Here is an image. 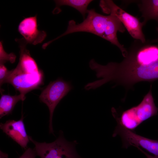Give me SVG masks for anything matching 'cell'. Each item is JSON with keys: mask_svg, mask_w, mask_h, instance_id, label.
<instances>
[{"mask_svg": "<svg viewBox=\"0 0 158 158\" xmlns=\"http://www.w3.org/2000/svg\"><path fill=\"white\" fill-rule=\"evenodd\" d=\"M36 155L34 149L28 148L25 150L23 154L18 158H35Z\"/></svg>", "mask_w": 158, "mask_h": 158, "instance_id": "2e32d148", "label": "cell"}, {"mask_svg": "<svg viewBox=\"0 0 158 158\" xmlns=\"http://www.w3.org/2000/svg\"><path fill=\"white\" fill-rule=\"evenodd\" d=\"M116 122L117 125L112 136H119L121 139L124 148H127L131 146L141 147L154 156H158V140L138 135L125 128L119 121Z\"/></svg>", "mask_w": 158, "mask_h": 158, "instance_id": "ba28073f", "label": "cell"}, {"mask_svg": "<svg viewBox=\"0 0 158 158\" xmlns=\"http://www.w3.org/2000/svg\"><path fill=\"white\" fill-rule=\"evenodd\" d=\"M158 107L155 104L152 92V86L141 102L138 105L123 112L120 116L114 108L112 114L125 128L132 131L143 122L157 115Z\"/></svg>", "mask_w": 158, "mask_h": 158, "instance_id": "3957f363", "label": "cell"}, {"mask_svg": "<svg viewBox=\"0 0 158 158\" xmlns=\"http://www.w3.org/2000/svg\"><path fill=\"white\" fill-rule=\"evenodd\" d=\"M138 4L145 25L149 20H154L158 23V0H142Z\"/></svg>", "mask_w": 158, "mask_h": 158, "instance_id": "8fae6325", "label": "cell"}, {"mask_svg": "<svg viewBox=\"0 0 158 158\" xmlns=\"http://www.w3.org/2000/svg\"><path fill=\"white\" fill-rule=\"evenodd\" d=\"M127 50L126 56L119 63L110 62L103 65L94 59L90 61V68L101 78L90 83L92 89L112 82L129 89L140 82L158 80V59L145 45L134 42Z\"/></svg>", "mask_w": 158, "mask_h": 158, "instance_id": "6da1fadb", "label": "cell"}, {"mask_svg": "<svg viewBox=\"0 0 158 158\" xmlns=\"http://www.w3.org/2000/svg\"><path fill=\"white\" fill-rule=\"evenodd\" d=\"M0 158H7L8 157V154L3 152L0 150Z\"/></svg>", "mask_w": 158, "mask_h": 158, "instance_id": "ac0fdd59", "label": "cell"}, {"mask_svg": "<svg viewBox=\"0 0 158 158\" xmlns=\"http://www.w3.org/2000/svg\"><path fill=\"white\" fill-rule=\"evenodd\" d=\"M29 139L35 145L34 149L37 155L41 158H82L75 149V146L78 143L77 141H67L62 133H60L58 138L50 143L38 142L30 136Z\"/></svg>", "mask_w": 158, "mask_h": 158, "instance_id": "277c9868", "label": "cell"}, {"mask_svg": "<svg viewBox=\"0 0 158 158\" xmlns=\"http://www.w3.org/2000/svg\"><path fill=\"white\" fill-rule=\"evenodd\" d=\"M25 95L21 94L14 96L2 95L0 99V118L10 114L18 102L25 99Z\"/></svg>", "mask_w": 158, "mask_h": 158, "instance_id": "7c38bea8", "label": "cell"}, {"mask_svg": "<svg viewBox=\"0 0 158 158\" xmlns=\"http://www.w3.org/2000/svg\"><path fill=\"white\" fill-rule=\"evenodd\" d=\"M16 56L13 53L9 54L7 53L4 51L1 42H0V63H3L7 61L11 63H14L16 60Z\"/></svg>", "mask_w": 158, "mask_h": 158, "instance_id": "5bb4252c", "label": "cell"}, {"mask_svg": "<svg viewBox=\"0 0 158 158\" xmlns=\"http://www.w3.org/2000/svg\"><path fill=\"white\" fill-rule=\"evenodd\" d=\"M157 32L158 33V27H157ZM151 42L152 43H155V42L158 43V37L157 38H156V39H155L153 40Z\"/></svg>", "mask_w": 158, "mask_h": 158, "instance_id": "d6986e66", "label": "cell"}, {"mask_svg": "<svg viewBox=\"0 0 158 158\" xmlns=\"http://www.w3.org/2000/svg\"><path fill=\"white\" fill-rule=\"evenodd\" d=\"M43 75L41 71L32 73L25 70L18 65L10 71L5 83L11 84L20 92L25 94L32 90L37 88L42 83Z\"/></svg>", "mask_w": 158, "mask_h": 158, "instance_id": "52a82bcc", "label": "cell"}, {"mask_svg": "<svg viewBox=\"0 0 158 158\" xmlns=\"http://www.w3.org/2000/svg\"><path fill=\"white\" fill-rule=\"evenodd\" d=\"M99 6L104 13L117 17L134 39L142 43L146 42L142 31V27L145 25L139 18L125 11L112 0H101Z\"/></svg>", "mask_w": 158, "mask_h": 158, "instance_id": "5b68a950", "label": "cell"}, {"mask_svg": "<svg viewBox=\"0 0 158 158\" xmlns=\"http://www.w3.org/2000/svg\"><path fill=\"white\" fill-rule=\"evenodd\" d=\"M18 30L28 43L36 45L42 43L47 34L37 29V16L25 18L20 23Z\"/></svg>", "mask_w": 158, "mask_h": 158, "instance_id": "9c48e42d", "label": "cell"}, {"mask_svg": "<svg viewBox=\"0 0 158 158\" xmlns=\"http://www.w3.org/2000/svg\"><path fill=\"white\" fill-rule=\"evenodd\" d=\"M0 127L3 131L25 149L30 141L27 134L23 118L16 121L8 120L4 123H1Z\"/></svg>", "mask_w": 158, "mask_h": 158, "instance_id": "30bf717a", "label": "cell"}, {"mask_svg": "<svg viewBox=\"0 0 158 158\" xmlns=\"http://www.w3.org/2000/svg\"><path fill=\"white\" fill-rule=\"evenodd\" d=\"M10 71H8L3 63L0 65V84L1 86L4 83L5 81L8 77Z\"/></svg>", "mask_w": 158, "mask_h": 158, "instance_id": "9a60e30c", "label": "cell"}, {"mask_svg": "<svg viewBox=\"0 0 158 158\" xmlns=\"http://www.w3.org/2000/svg\"><path fill=\"white\" fill-rule=\"evenodd\" d=\"M138 150H139L141 152L143 153L146 157L147 158H158V156H152L149 154L148 153L145 152L142 149L139 147H137Z\"/></svg>", "mask_w": 158, "mask_h": 158, "instance_id": "e0dca14e", "label": "cell"}, {"mask_svg": "<svg viewBox=\"0 0 158 158\" xmlns=\"http://www.w3.org/2000/svg\"><path fill=\"white\" fill-rule=\"evenodd\" d=\"M87 16L83 22L76 24L73 20H70L66 30L55 39V40L66 35L78 32L92 33L109 41L116 46L125 57L127 50L118 40V32L123 33L125 28L119 19L112 15L104 16L97 13L94 9L88 10Z\"/></svg>", "mask_w": 158, "mask_h": 158, "instance_id": "7a4b0ae2", "label": "cell"}, {"mask_svg": "<svg viewBox=\"0 0 158 158\" xmlns=\"http://www.w3.org/2000/svg\"><path fill=\"white\" fill-rule=\"evenodd\" d=\"M71 83L59 78L51 82L42 92L39 96L41 102L47 106L49 110V132L54 134L52 118L54 111L61 100L72 90Z\"/></svg>", "mask_w": 158, "mask_h": 158, "instance_id": "8992f818", "label": "cell"}, {"mask_svg": "<svg viewBox=\"0 0 158 158\" xmlns=\"http://www.w3.org/2000/svg\"><path fill=\"white\" fill-rule=\"evenodd\" d=\"M56 7L53 13H58V8L62 6H67L73 7L82 14L85 19V15L87 13V8L89 4L92 1L91 0H58L54 1Z\"/></svg>", "mask_w": 158, "mask_h": 158, "instance_id": "4fadbf2b", "label": "cell"}]
</instances>
